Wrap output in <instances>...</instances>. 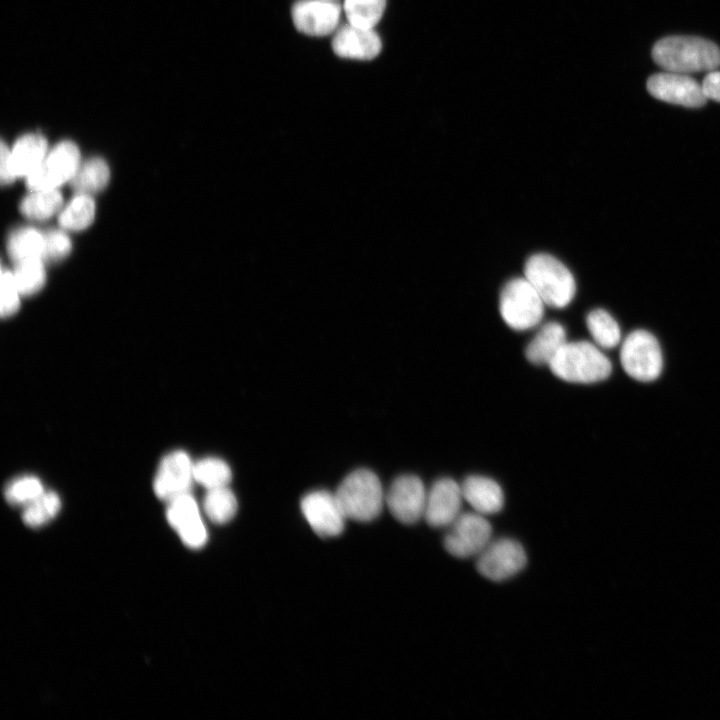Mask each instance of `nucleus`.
<instances>
[{"label": "nucleus", "instance_id": "1", "mask_svg": "<svg viewBox=\"0 0 720 720\" xmlns=\"http://www.w3.org/2000/svg\"><path fill=\"white\" fill-rule=\"evenodd\" d=\"M652 58L658 66L669 72H710L720 65V49L704 38L669 36L655 43Z\"/></svg>", "mask_w": 720, "mask_h": 720}, {"label": "nucleus", "instance_id": "2", "mask_svg": "<svg viewBox=\"0 0 720 720\" xmlns=\"http://www.w3.org/2000/svg\"><path fill=\"white\" fill-rule=\"evenodd\" d=\"M548 367L558 378L580 384H590L605 380L612 371L610 359L595 343L567 341Z\"/></svg>", "mask_w": 720, "mask_h": 720}, {"label": "nucleus", "instance_id": "3", "mask_svg": "<svg viewBox=\"0 0 720 720\" xmlns=\"http://www.w3.org/2000/svg\"><path fill=\"white\" fill-rule=\"evenodd\" d=\"M524 277L533 285L546 306L567 307L576 294V281L569 268L548 253L531 255L524 265Z\"/></svg>", "mask_w": 720, "mask_h": 720}, {"label": "nucleus", "instance_id": "4", "mask_svg": "<svg viewBox=\"0 0 720 720\" xmlns=\"http://www.w3.org/2000/svg\"><path fill=\"white\" fill-rule=\"evenodd\" d=\"M334 494L346 518L358 522L372 521L385 504L378 476L363 468L349 473Z\"/></svg>", "mask_w": 720, "mask_h": 720}, {"label": "nucleus", "instance_id": "5", "mask_svg": "<svg viewBox=\"0 0 720 720\" xmlns=\"http://www.w3.org/2000/svg\"><path fill=\"white\" fill-rule=\"evenodd\" d=\"M546 304L526 277L512 278L499 296V312L508 327L526 331L538 326Z\"/></svg>", "mask_w": 720, "mask_h": 720}, {"label": "nucleus", "instance_id": "6", "mask_svg": "<svg viewBox=\"0 0 720 720\" xmlns=\"http://www.w3.org/2000/svg\"><path fill=\"white\" fill-rule=\"evenodd\" d=\"M620 362L624 371L633 379L642 382L655 380L663 367L657 339L645 330L631 332L621 346Z\"/></svg>", "mask_w": 720, "mask_h": 720}, {"label": "nucleus", "instance_id": "7", "mask_svg": "<svg viewBox=\"0 0 720 720\" xmlns=\"http://www.w3.org/2000/svg\"><path fill=\"white\" fill-rule=\"evenodd\" d=\"M449 527L443 544L454 557L479 555L491 542V524L484 515L475 511L461 513Z\"/></svg>", "mask_w": 720, "mask_h": 720}, {"label": "nucleus", "instance_id": "8", "mask_svg": "<svg viewBox=\"0 0 720 720\" xmlns=\"http://www.w3.org/2000/svg\"><path fill=\"white\" fill-rule=\"evenodd\" d=\"M79 161L77 146L71 141H62L27 177V185L32 191L56 189L57 186L72 179L79 167Z\"/></svg>", "mask_w": 720, "mask_h": 720}, {"label": "nucleus", "instance_id": "9", "mask_svg": "<svg viewBox=\"0 0 720 720\" xmlns=\"http://www.w3.org/2000/svg\"><path fill=\"white\" fill-rule=\"evenodd\" d=\"M527 563L523 546L510 538L490 542L478 555V572L491 581H503L519 573Z\"/></svg>", "mask_w": 720, "mask_h": 720}, {"label": "nucleus", "instance_id": "10", "mask_svg": "<svg viewBox=\"0 0 720 720\" xmlns=\"http://www.w3.org/2000/svg\"><path fill=\"white\" fill-rule=\"evenodd\" d=\"M427 490L422 480L411 474L398 476L385 493V504L396 520L414 524L424 517Z\"/></svg>", "mask_w": 720, "mask_h": 720}, {"label": "nucleus", "instance_id": "11", "mask_svg": "<svg viewBox=\"0 0 720 720\" xmlns=\"http://www.w3.org/2000/svg\"><path fill=\"white\" fill-rule=\"evenodd\" d=\"M194 462L189 455L176 450L165 455L157 469L153 481L155 495L169 502L181 495L190 493L194 480Z\"/></svg>", "mask_w": 720, "mask_h": 720}, {"label": "nucleus", "instance_id": "12", "mask_svg": "<svg viewBox=\"0 0 720 720\" xmlns=\"http://www.w3.org/2000/svg\"><path fill=\"white\" fill-rule=\"evenodd\" d=\"M647 90L656 99L685 107L697 108L707 102L702 85L688 74L656 73L647 80Z\"/></svg>", "mask_w": 720, "mask_h": 720}, {"label": "nucleus", "instance_id": "13", "mask_svg": "<svg viewBox=\"0 0 720 720\" xmlns=\"http://www.w3.org/2000/svg\"><path fill=\"white\" fill-rule=\"evenodd\" d=\"M300 506L310 527L320 537H335L343 532L347 518L334 493L310 492L302 498Z\"/></svg>", "mask_w": 720, "mask_h": 720}, {"label": "nucleus", "instance_id": "14", "mask_svg": "<svg viewBox=\"0 0 720 720\" xmlns=\"http://www.w3.org/2000/svg\"><path fill=\"white\" fill-rule=\"evenodd\" d=\"M461 484L450 477L436 480L427 490L424 519L434 528L450 526L461 514Z\"/></svg>", "mask_w": 720, "mask_h": 720}, {"label": "nucleus", "instance_id": "15", "mask_svg": "<svg viewBox=\"0 0 720 720\" xmlns=\"http://www.w3.org/2000/svg\"><path fill=\"white\" fill-rule=\"evenodd\" d=\"M341 7L337 2L300 0L294 3L291 16L296 29L309 36H326L339 22Z\"/></svg>", "mask_w": 720, "mask_h": 720}, {"label": "nucleus", "instance_id": "16", "mask_svg": "<svg viewBox=\"0 0 720 720\" xmlns=\"http://www.w3.org/2000/svg\"><path fill=\"white\" fill-rule=\"evenodd\" d=\"M381 48V40L373 28L350 23L339 28L332 39L333 51L342 58L371 60L380 53Z\"/></svg>", "mask_w": 720, "mask_h": 720}, {"label": "nucleus", "instance_id": "17", "mask_svg": "<svg viewBox=\"0 0 720 720\" xmlns=\"http://www.w3.org/2000/svg\"><path fill=\"white\" fill-rule=\"evenodd\" d=\"M464 500L473 510L484 516L500 512L504 506L501 486L492 478L470 475L461 483Z\"/></svg>", "mask_w": 720, "mask_h": 720}, {"label": "nucleus", "instance_id": "18", "mask_svg": "<svg viewBox=\"0 0 720 720\" xmlns=\"http://www.w3.org/2000/svg\"><path fill=\"white\" fill-rule=\"evenodd\" d=\"M566 342L565 327L557 321L547 322L527 344L526 359L534 365H549Z\"/></svg>", "mask_w": 720, "mask_h": 720}, {"label": "nucleus", "instance_id": "19", "mask_svg": "<svg viewBox=\"0 0 720 720\" xmlns=\"http://www.w3.org/2000/svg\"><path fill=\"white\" fill-rule=\"evenodd\" d=\"M47 155V141L40 134L20 137L10 150V165L14 177L29 176Z\"/></svg>", "mask_w": 720, "mask_h": 720}, {"label": "nucleus", "instance_id": "20", "mask_svg": "<svg viewBox=\"0 0 720 720\" xmlns=\"http://www.w3.org/2000/svg\"><path fill=\"white\" fill-rule=\"evenodd\" d=\"M110 171L101 158H91L79 165L71 179L72 186L79 193L88 194L102 190L108 183Z\"/></svg>", "mask_w": 720, "mask_h": 720}, {"label": "nucleus", "instance_id": "21", "mask_svg": "<svg viewBox=\"0 0 720 720\" xmlns=\"http://www.w3.org/2000/svg\"><path fill=\"white\" fill-rule=\"evenodd\" d=\"M587 329L594 343L600 348L610 349L617 346L621 331L616 320L603 309H594L586 317Z\"/></svg>", "mask_w": 720, "mask_h": 720}, {"label": "nucleus", "instance_id": "22", "mask_svg": "<svg viewBox=\"0 0 720 720\" xmlns=\"http://www.w3.org/2000/svg\"><path fill=\"white\" fill-rule=\"evenodd\" d=\"M238 503L228 486L208 489L203 501V509L208 518L216 524H225L233 519Z\"/></svg>", "mask_w": 720, "mask_h": 720}, {"label": "nucleus", "instance_id": "23", "mask_svg": "<svg viewBox=\"0 0 720 720\" xmlns=\"http://www.w3.org/2000/svg\"><path fill=\"white\" fill-rule=\"evenodd\" d=\"M43 247L44 234L31 227L15 230L8 240V252L17 262L42 259Z\"/></svg>", "mask_w": 720, "mask_h": 720}, {"label": "nucleus", "instance_id": "24", "mask_svg": "<svg viewBox=\"0 0 720 720\" xmlns=\"http://www.w3.org/2000/svg\"><path fill=\"white\" fill-rule=\"evenodd\" d=\"M62 203V195L56 189L34 190L22 200L20 210L28 218L43 220L60 210Z\"/></svg>", "mask_w": 720, "mask_h": 720}, {"label": "nucleus", "instance_id": "25", "mask_svg": "<svg viewBox=\"0 0 720 720\" xmlns=\"http://www.w3.org/2000/svg\"><path fill=\"white\" fill-rule=\"evenodd\" d=\"M60 509L61 500L58 494L53 491H45L24 507L22 520L28 527H42L54 519Z\"/></svg>", "mask_w": 720, "mask_h": 720}, {"label": "nucleus", "instance_id": "26", "mask_svg": "<svg viewBox=\"0 0 720 720\" xmlns=\"http://www.w3.org/2000/svg\"><path fill=\"white\" fill-rule=\"evenodd\" d=\"M95 216V203L88 194L80 193L61 211L59 223L69 230H82L88 227Z\"/></svg>", "mask_w": 720, "mask_h": 720}, {"label": "nucleus", "instance_id": "27", "mask_svg": "<svg viewBox=\"0 0 720 720\" xmlns=\"http://www.w3.org/2000/svg\"><path fill=\"white\" fill-rule=\"evenodd\" d=\"M194 480L207 490L228 486L232 478L229 465L220 458L207 457L194 462Z\"/></svg>", "mask_w": 720, "mask_h": 720}, {"label": "nucleus", "instance_id": "28", "mask_svg": "<svg viewBox=\"0 0 720 720\" xmlns=\"http://www.w3.org/2000/svg\"><path fill=\"white\" fill-rule=\"evenodd\" d=\"M386 0H344V11L350 24L373 28L381 19Z\"/></svg>", "mask_w": 720, "mask_h": 720}, {"label": "nucleus", "instance_id": "29", "mask_svg": "<svg viewBox=\"0 0 720 720\" xmlns=\"http://www.w3.org/2000/svg\"><path fill=\"white\" fill-rule=\"evenodd\" d=\"M46 490L41 480L33 475L17 477L4 488V497L8 503L25 507Z\"/></svg>", "mask_w": 720, "mask_h": 720}, {"label": "nucleus", "instance_id": "30", "mask_svg": "<svg viewBox=\"0 0 720 720\" xmlns=\"http://www.w3.org/2000/svg\"><path fill=\"white\" fill-rule=\"evenodd\" d=\"M13 275L16 286L20 294L23 295H31L39 291L43 287L46 279L41 258L18 262Z\"/></svg>", "mask_w": 720, "mask_h": 720}, {"label": "nucleus", "instance_id": "31", "mask_svg": "<svg viewBox=\"0 0 720 720\" xmlns=\"http://www.w3.org/2000/svg\"><path fill=\"white\" fill-rule=\"evenodd\" d=\"M166 518L177 531L201 518L198 503L190 493L181 495L168 502Z\"/></svg>", "mask_w": 720, "mask_h": 720}, {"label": "nucleus", "instance_id": "32", "mask_svg": "<svg viewBox=\"0 0 720 720\" xmlns=\"http://www.w3.org/2000/svg\"><path fill=\"white\" fill-rule=\"evenodd\" d=\"M19 290L16 286L14 275L4 268L1 276V316L8 317L17 312L19 301Z\"/></svg>", "mask_w": 720, "mask_h": 720}, {"label": "nucleus", "instance_id": "33", "mask_svg": "<svg viewBox=\"0 0 720 720\" xmlns=\"http://www.w3.org/2000/svg\"><path fill=\"white\" fill-rule=\"evenodd\" d=\"M72 245L69 237L61 231H49L44 234V247L42 259L59 260L67 256Z\"/></svg>", "mask_w": 720, "mask_h": 720}, {"label": "nucleus", "instance_id": "34", "mask_svg": "<svg viewBox=\"0 0 720 720\" xmlns=\"http://www.w3.org/2000/svg\"><path fill=\"white\" fill-rule=\"evenodd\" d=\"M177 533L183 544L191 549L202 548L208 540V533L202 518L180 528Z\"/></svg>", "mask_w": 720, "mask_h": 720}, {"label": "nucleus", "instance_id": "35", "mask_svg": "<svg viewBox=\"0 0 720 720\" xmlns=\"http://www.w3.org/2000/svg\"><path fill=\"white\" fill-rule=\"evenodd\" d=\"M702 90L707 99L720 102V71H710L702 81Z\"/></svg>", "mask_w": 720, "mask_h": 720}, {"label": "nucleus", "instance_id": "36", "mask_svg": "<svg viewBox=\"0 0 720 720\" xmlns=\"http://www.w3.org/2000/svg\"><path fill=\"white\" fill-rule=\"evenodd\" d=\"M1 164H0V175L3 184L11 183L15 177L11 171L10 165V150L4 142L1 143Z\"/></svg>", "mask_w": 720, "mask_h": 720}, {"label": "nucleus", "instance_id": "37", "mask_svg": "<svg viewBox=\"0 0 720 720\" xmlns=\"http://www.w3.org/2000/svg\"><path fill=\"white\" fill-rule=\"evenodd\" d=\"M324 1L337 2L338 0H324Z\"/></svg>", "mask_w": 720, "mask_h": 720}]
</instances>
